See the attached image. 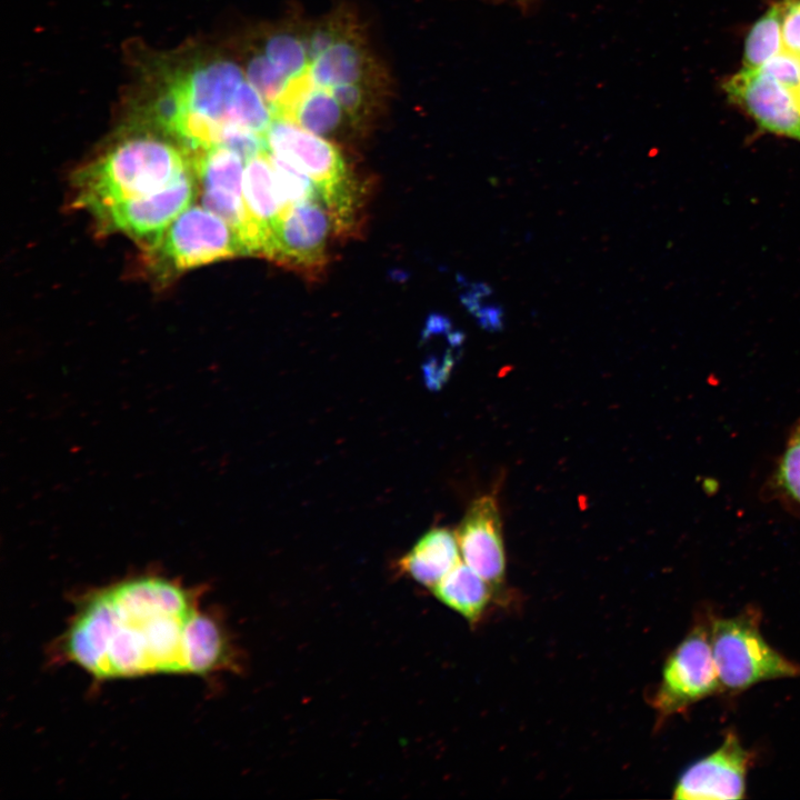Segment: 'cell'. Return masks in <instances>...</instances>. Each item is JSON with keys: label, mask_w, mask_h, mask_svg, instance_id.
<instances>
[{"label": "cell", "mask_w": 800, "mask_h": 800, "mask_svg": "<svg viewBox=\"0 0 800 800\" xmlns=\"http://www.w3.org/2000/svg\"><path fill=\"white\" fill-rule=\"evenodd\" d=\"M66 658L97 678L208 674L233 666L222 626L194 590L156 576L88 594L62 639Z\"/></svg>", "instance_id": "1"}, {"label": "cell", "mask_w": 800, "mask_h": 800, "mask_svg": "<svg viewBox=\"0 0 800 800\" xmlns=\"http://www.w3.org/2000/svg\"><path fill=\"white\" fill-rule=\"evenodd\" d=\"M194 171L192 156L157 137L128 138L72 176L73 204L90 213L158 191Z\"/></svg>", "instance_id": "2"}, {"label": "cell", "mask_w": 800, "mask_h": 800, "mask_svg": "<svg viewBox=\"0 0 800 800\" xmlns=\"http://www.w3.org/2000/svg\"><path fill=\"white\" fill-rule=\"evenodd\" d=\"M760 622L754 607L728 618L711 614V646L722 692L738 694L762 681L800 677V663L767 642Z\"/></svg>", "instance_id": "3"}, {"label": "cell", "mask_w": 800, "mask_h": 800, "mask_svg": "<svg viewBox=\"0 0 800 800\" xmlns=\"http://www.w3.org/2000/svg\"><path fill=\"white\" fill-rule=\"evenodd\" d=\"M722 693L711 646V613L696 617L690 630L669 653L648 702L656 730L694 703Z\"/></svg>", "instance_id": "4"}, {"label": "cell", "mask_w": 800, "mask_h": 800, "mask_svg": "<svg viewBox=\"0 0 800 800\" xmlns=\"http://www.w3.org/2000/svg\"><path fill=\"white\" fill-rule=\"evenodd\" d=\"M147 252L149 264L163 278L244 254L233 229L200 206L188 207Z\"/></svg>", "instance_id": "5"}, {"label": "cell", "mask_w": 800, "mask_h": 800, "mask_svg": "<svg viewBox=\"0 0 800 800\" xmlns=\"http://www.w3.org/2000/svg\"><path fill=\"white\" fill-rule=\"evenodd\" d=\"M320 198L281 213L262 252L263 258L310 282L319 281L329 264L328 238L333 230Z\"/></svg>", "instance_id": "6"}, {"label": "cell", "mask_w": 800, "mask_h": 800, "mask_svg": "<svg viewBox=\"0 0 800 800\" xmlns=\"http://www.w3.org/2000/svg\"><path fill=\"white\" fill-rule=\"evenodd\" d=\"M264 138L268 151L290 162L313 181L324 204L360 182L348 169L337 146L290 120L273 117Z\"/></svg>", "instance_id": "7"}, {"label": "cell", "mask_w": 800, "mask_h": 800, "mask_svg": "<svg viewBox=\"0 0 800 800\" xmlns=\"http://www.w3.org/2000/svg\"><path fill=\"white\" fill-rule=\"evenodd\" d=\"M196 172L143 197L93 213L106 232H122L147 250L158 243L168 227L188 208L197 192Z\"/></svg>", "instance_id": "8"}, {"label": "cell", "mask_w": 800, "mask_h": 800, "mask_svg": "<svg viewBox=\"0 0 800 800\" xmlns=\"http://www.w3.org/2000/svg\"><path fill=\"white\" fill-rule=\"evenodd\" d=\"M753 756L734 731H728L721 744L684 769L672 797L684 800L742 799Z\"/></svg>", "instance_id": "9"}, {"label": "cell", "mask_w": 800, "mask_h": 800, "mask_svg": "<svg viewBox=\"0 0 800 800\" xmlns=\"http://www.w3.org/2000/svg\"><path fill=\"white\" fill-rule=\"evenodd\" d=\"M723 89L762 131L800 142V108L793 90L759 69H742Z\"/></svg>", "instance_id": "10"}, {"label": "cell", "mask_w": 800, "mask_h": 800, "mask_svg": "<svg viewBox=\"0 0 800 800\" xmlns=\"http://www.w3.org/2000/svg\"><path fill=\"white\" fill-rule=\"evenodd\" d=\"M456 537L464 563L499 592L506 578V552L496 500L489 496L476 499Z\"/></svg>", "instance_id": "11"}, {"label": "cell", "mask_w": 800, "mask_h": 800, "mask_svg": "<svg viewBox=\"0 0 800 800\" xmlns=\"http://www.w3.org/2000/svg\"><path fill=\"white\" fill-rule=\"evenodd\" d=\"M241 69L230 61H214L194 69L170 88L179 99L181 111H189L216 123L230 126V111L238 89L244 81ZM222 141V140H221Z\"/></svg>", "instance_id": "12"}, {"label": "cell", "mask_w": 800, "mask_h": 800, "mask_svg": "<svg viewBox=\"0 0 800 800\" xmlns=\"http://www.w3.org/2000/svg\"><path fill=\"white\" fill-rule=\"evenodd\" d=\"M243 201L248 221L244 253L261 257L281 214L268 150L246 161Z\"/></svg>", "instance_id": "13"}, {"label": "cell", "mask_w": 800, "mask_h": 800, "mask_svg": "<svg viewBox=\"0 0 800 800\" xmlns=\"http://www.w3.org/2000/svg\"><path fill=\"white\" fill-rule=\"evenodd\" d=\"M434 597L459 613L471 627L478 626L498 600V591L467 563L459 562L433 588Z\"/></svg>", "instance_id": "14"}, {"label": "cell", "mask_w": 800, "mask_h": 800, "mask_svg": "<svg viewBox=\"0 0 800 800\" xmlns=\"http://www.w3.org/2000/svg\"><path fill=\"white\" fill-rule=\"evenodd\" d=\"M456 534L447 528L426 532L400 559L399 568L421 586L433 588L459 561Z\"/></svg>", "instance_id": "15"}, {"label": "cell", "mask_w": 800, "mask_h": 800, "mask_svg": "<svg viewBox=\"0 0 800 800\" xmlns=\"http://www.w3.org/2000/svg\"><path fill=\"white\" fill-rule=\"evenodd\" d=\"M357 34L346 31L309 64L314 84L331 89L340 84L362 83L369 59Z\"/></svg>", "instance_id": "16"}, {"label": "cell", "mask_w": 800, "mask_h": 800, "mask_svg": "<svg viewBox=\"0 0 800 800\" xmlns=\"http://www.w3.org/2000/svg\"><path fill=\"white\" fill-rule=\"evenodd\" d=\"M421 341L426 349L422 364L424 382L428 388L438 390L448 380L461 353L463 334L453 329L447 317L433 313L426 321Z\"/></svg>", "instance_id": "17"}, {"label": "cell", "mask_w": 800, "mask_h": 800, "mask_svg": "<svg viewBox=\"0 0 800 800\" xmlns=\"http://www.w3.org/2000/svg\"><path fill=\"white\" fill-rule=\"evenodd\" d=\"M344 114L330 89L313 86L298 99L283 119L324 137L337 132Z\"/></svg>", "instance_id": "18"}, {"label": "cell", "mask_w": 800, "mask_h": 800, "mask_svg": "<svg viewBox=\"0 0 800 800\" xmlns=\"http://www.w3.org/2000/svg\"><path fill=\"white\" fill-rule=\"evenodd\" d=\"M782 50V4L776 2L754 22L747 36L743 69L758 70Z\"/></svg>", "instance_id": "19"}, {"label": "cell", "mask_w": 800, "mask_h": 800, "mask_svg": "<svg viewBox=\"0 0 800 800\" xmlns=\"http://www.w3.org/2000/svg\"><path fill=\"white\" fill-rule=\"evenodd\" d=\"M269 157L281 213L296 204L320 198L316 184L304 172L270 151Z\"/></svg>", "instance_id": "20"}, {"label": "cell", "mask_w": 800, "mask_h": 800, "mask_svg": "<svg viewBox=\"0 0 800 800\" xmlns=\"http://www.w3.org/2000/svg\"><path fill=\"white\" fill-rule=\"evenodd\" d=\"M268 102L248 82L243 81L237 91L230 111V126H238L260 134H266L273 113Z\"/></svg>", "instance_id": "21"}, {"label": "cell", "mask_w": 800, "mask_h": 800, "mask_svg": "<svg viewBox=\"0 0 800 800\" xmlns=\"http://www.w3.org/2000/svg\"><path fill=\"white\" fill-rule=\"evenodd\" d=\"M267 58L289 79L297 78L309 70L307 44L290 33H276L264 46Z\"/></svg>", "instance_id": "22"}, {"label": "cell", "mask_w": 800, "mask_h": 800, "mask_svg": "<svg viewBox=\"0 0 800 800\" xmlns=\"http://www.w3.org/2000/svg\"><path fill=\"white\" fill-rule=\"evenodd\" d=\"M247 78L248 82L261 94L271 109L291 80L264 53L258 54L250 60Z\"/></svg>", "instance_id": "23"}, {"label": "cell", "mask_w": 800, "mask_h": 800, "mask_svg": "<svg viewBox=\"0 0 800 800\" xmlns=\"http://www.w3.org/2000/svg\"><path fill=\"white\" fill-rule=\"evenodd\" d=\"M778 477L783 489L800 502V431L792 437L784 451Z\"/></svg>", "instance_id": "24"}, {"label": "cell", "mask_w": 800, "mask_h": 800, "mask_svg": "<svg viewBox=\"0 0 800 800\" xmlns=\"http://www.w3.org/2000/svg\"><path fill=\"white\" fill-rule=\"evenodd\" d=\"M759 70L793 91L800 86V57L786 49L772 57Z\"/></svg>", "instance_id": "25"}, {"label": "cell", "mask_w": 800, "mask_h": 800, "mask_svg": "<svg viewBox=\"0 0 800 800\" xmlns=\"http://www.w3.org/2000/svg\"><path fill=\"white\" fill-rule=\"evenodd\" d=\"M783 49L800 57V0H782Z\"/></svg>", "instance_id": "26"}, {"label": "cell", "mask_w": 800, "mask_h": 800, "mask_svg": "<svg viewBox=\"0 0 800 800\" xmlns=\"http://www.w3.org/2000/svg\"><path fill=\"white\" fill-rule=\"evenodd\" d=\"M347 116L356 123L362 119L366 94L362 83L340 84L330 89Z\"/></svg>", "instance_id": "27"}, {"label": "cell", "mask_w": 800, "mask_h": 800, "mask_svg": "<svg viewBox=\"0 0 800 800\" xmlns=\"http://www.w3.org/2000/svg\"><path fill=\"white\" fill-rule=\"evenodd\" d=\"M480 327L489 331H498L503 327V311L496 304H483L472 314Z\"/></svg>", "instance_id": "28"}, {"label": "cell", "mask_w": 800, "mask_h": 800, "mask_svg": "<svg viewBox=\"0 0 800 800\" xmlns=\"http://www.w3.org/2000/svg\"><path fill=\"white\" fill-rule=\"evenodd\" d=\"M796 96L797 103L800 108V86L793 91Z\"/></svg>", "instance_id": "29"}]
</instances>
